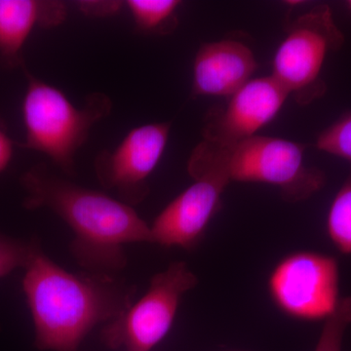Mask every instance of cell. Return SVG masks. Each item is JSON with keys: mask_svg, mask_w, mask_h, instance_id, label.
<instances>
[{"mask_svg": "<svg viewBox=\"0 0 351 351\" xmlns=\"http://www.w3.org/2000/svg\"><path fill=\"white\" fill-rule=\"evenodd\" d=\"M122 6L121 2H83V11L92 15H110L119 11Z\"/></svg>", "mask_w": 351, "mask_h": 351, "instance_id": "d6986e66", "label": "cell"}, {"mask_svg": "<svg viewBox=\"0 0 351 351\" xmlns=\"http://www.w3.org/2000/svg\"><path fill=\"white\" fill-rule=\"evenodd\" d=\"M327 232L339 252L351 255V174L332 200L327 217Z\"/></svg>", "mask_w": 351, "mask_h": 351, "instance_id": "5bb4252c", "label": "cell"}, {"mask_svg": "<svg viewBox=\"0 0 351 351\" xmlns=\"http://www.w3.org/2000/svg\"><path fill=\"white\" fill-rule=\"evenodd\" d=\"M25 69L27 89L23 101L24 149L49 157L66 175L75 174V156L95 124L106 119L112 104L107 95L92 93L76 108L63 91Z\"/></svg>", "mask_w": 351, "mask_h": 351, "instance_id": "277c9868", "label": "cell"}, {"mask_svg": "<svg viewBox=\"0 0 351 351\" xmlns=\"http://www.w3.org/2000/svg\"><path fill=\"white\" fill-rule=\"evenodd\" d=\"M170 122L136 127L113 151H103L94 161L101 186L117 193L119 199L135 206L149 193V179L162 157Z\"/></svg>", "mask_w": 351, "mask_h": 351, "instance_id": "ba28073f", "label": "cell"}, {"mask_svg": "<svg viewBox=\"0 0 351 351\" xmlns=\"http://www.w3.org/2000/svg\"><path fill=\"white\" fill-rule=\"evenodd\" d=\"M351 325V297L339 301L336 311L325 320L314 351H341L346 329Z\"/></svg>", "mask_w": 351, "mask_h": 351, "instance_id": "e0dca14e", "label": "cell"}, {"mask_svg": "<svg viewBox=\"0 0 351 351\" xmlns=\"http://www.w3.org/2000/svg\"><path fill=\"white\" fill-rule=\"evenodd\" d=\"M345 41L330 6L313 7L289 25L274 55L271 76L289 95H294L300 105H309L326 93L323 66L328 56L341 50Z\"/></svg>", "mask_w": 351, "mask_h": 351, "instance_id": "5b68a950", "label": "cell"}, {"mask_svg": "<svg viewBox=\"0 0 351 351\" xmlns=\"http://www.w3.org/2000/svg\"><path fill=\"white\" fill-rule=\"evenodd\" d=\"M129 12L141 32L157 36H167L178 25V0H128Z\"/></svg>", "mask_w": 351, "mask_h": 351, "instance_id": "4fadbf2b", "label": "cell"}, {"mask_svg": "<svg viewBox=\"0 0 351 351\" xmlns=\"http://www.w3.org/2000/svg\"><path fill=\"white\" fill-rule=\"evenodd\" d=\"M38 239H21L0 232V278L24 269L40 248Z\"/></svg>", "mask_w": 351, "mask_h": 351, "instance_id": "9a60e30c", "label": "cell"}, {"mask_svg": "<svg viewBox=\"0 0 351 351\" xmlns=\"http://www.w3.org/2000/svg\"><path fill=\"white\" fill-rule=\"evenodd\" d=\"M21 184L25 209L50 210L73 230L69 251L85 271L119 276L128 263L126 245L152 243L151 225L133 206L53 174L45 164L25 172Z\"/></svg>", "mask_w": 351, "mask_h": 351, "instance_id": "7a4b0ae2", "label": "cell"}, {"mask_svg": "<svg viewBox=\"0 0 351 351\" xmlns=\"http://www.w3.org/2000/svg\"><path fill=\"white\" fill-rule=\"evenodd\" d=\"M257 69L248 46L235 40L202 44L195 55L191 93L197 96H232Z\"/></svg>", "mask_w": 351, "mask_h": 351, "instance_id": "8fae6325", "label": "cell"}, {"mask_svg": "<svg viewBox=\"0 0 351 351\" xmlns=\"http://www.w3.org/2000/svg\"><path fill=\"white\" fill-rule=\"evenodd\" d=\"M339 271L336 258L295 252L280 261L267 280L270 298L281 313L301 321L326 320L336 311Z\"/></svg>", "mask_w": 351, "mask_h": 351, "instance_id": "52a82bcc", "label": "cell"}, {"mask_svg": "<svg viewBox=\"0 0 351 351\" xmlns=\"http://www.w3.org/2000/svg\"><path fill=\"white\" fill-rule=\"evenodd\" d=\"M23 291L43 351H80L95 327L117 319L131 306L135 285L119 276L71 272L38 249L25 267Z\"/></svg>", "mask_w": 351, "mask_h": 351, "instance_id": "6da1fadb", "label": "cell"}, {"mask_svg": "<svg viewBox=\"0 0 351 351\" xmlns=\"http://www.w3.org/2000/svg\"><path fill=\"white\" fill-rule=\"evenodd\" d=\"M289 94L271 75L249 80L230 96L223 110H212L203 127V142L223 149L257 136L276 119Z\"/></svg>", "mask_w": 351, "mask_h": 351, "instance_id": "9c48e42d", "label": "cell"}, {"mask_svg": "<svg viewBox=\"0 0 351 351\" xmlns=\"http://www.w3.org/2000/svg\"><path fill=\"white\" fill-rule=\"evenodd\" d=\"M59 1L0 0V62L6 68L24 66L23 49L34 27H54L64 20Z\"/></svg>", "mask_w": 351, "mask_h": 351, "instance_id": "7c38bea8", "label": "cell"}, {"mask_svg": "<svg viewBox=\"0 0 351 351\" xmlns=\"http://www.w3.org/2000/svg\"><path fill=\"white\" fill-rule=\"evenodd\" d=\"M197 276L184 262H174L152 276L144 295L101 331L112 350L152 351L169 334L184 295L196 287Z\"/></svg>", "mask_w": 351, "mask_h": 351, "instance_id": "8992f818", "label": "cell"}, {"mask_svg": "<svg viewBox=\"0 0 351 351\" xmlns=\"http://www.w3.org/2000/svg\"><path fill=\"white\" fill-rule=\"evenodd\" d=\"M348 8H350V10L351 11V0H350V1H348Z\"/></svg>", "mask_w": 351, "mask_h": 351, "instance_id": "ffe728a7", "label": "cell"}, {"mask_svg": "<svg viewBox=\"0 0 351 351\" xmlns=\"http://www.w3.org/2000/svg\"><path fill=\"white\" fill-rule=\"evenodd\" d=\"M193 184L171 201L151 225L152 243L193 250L199 245L221 207L226 182L198 176Z\"/></svg>", "mask_w": 351, "mask_h": 351, "instance_id": "30bf717a", "label": "cell"}, {"mask_svg": "<svg viewBox=\"0 0 351 351\" xmlns=\"http://www.w3.org/2000/svg\"><path fill=\"white\" fill-rule=\"evenodd\" d=\"M15 143L9 136L5 125L0 119V174L4 172L12 160Z\"/></svg>", "mask_w": 351, "mask_h": 351, "instance_id": "ac0fdd59", "label": "cell"}, {"mask_svg": "<svg viewBox=\"0 0 351 351\" xmlns=\"http://www.w3.org/2000/svg\"><path fill=\"white\" fill-rule=\"evenodd\" d=\"M316 149L351 162V110L343 112L334 123L321 132Z\"/></svg>", "mask_w": 351, "mask_h": 351, "instance_id": "2e32d148", "label": "cell"}, {"mask_svg": "<svg viewBox=\"0 0 351 351\" xmlns=\"http://www.w3.org/2000/svg\"><path fill=\"white\" fill-rule=\"evenodd\" d=\"M304 145L276 137L254 136L230 147L196 145L189 157L191 177L208 176L219 181L258 182L281 191L284 199H308L324 188L326 175L304 163Z\"/></svg>", "mask_w": 351, "mask_h": 351, "instance_id": "3957f363", "label": "cell"}]
</instances>
